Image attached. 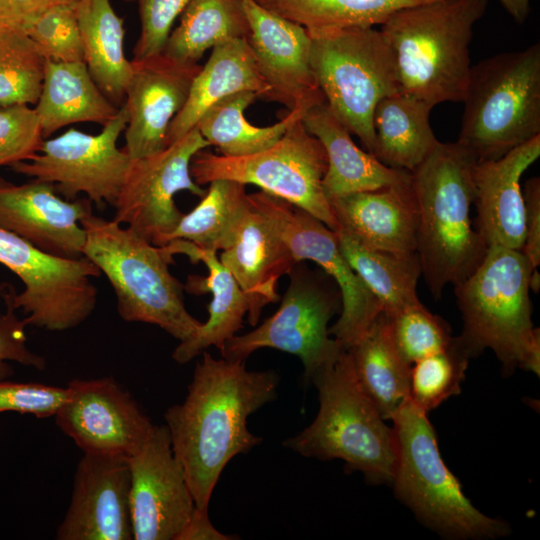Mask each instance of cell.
I'll return each instance as SVG.
<instances>
[{"instance_id":"6da1fadb","label":"cell","mask_w":540,"mask_h":540,"mask_svg":"<svg viewBox=\"0 0 540 540\" xmlns=\"http://www.w3.org/2000/svg\"><path fill=\"white\" fill-rule=\"evenodd\" d=\"M278 385L275 371H248L245 361L202 353L184 401L164 414L197 507L208 508L228 462L262 442L248 430L247 419L276 398Z\"/></svg>"},{"instance_id":"7a4b0ae2","label":"cell","mask_w":540,"mask_h":540,"mask_svg":"<svg viewBox=\"0 0 540 540\" xmlns=\"http://www.w3.org/2000/svg\"><path fill=\"white\" fill-rule=\"evenodd\" d=\"M475 155L459 141L439 143L411 171L418 224L416 252L431 294L465 280L482 262L488 246L473 227Z\"/></svg>"},{"instance_id":"3957f363","label":"cell","mask_w":540,"mask_h":540,"mask_svg":"<svg viewBox=\"0 0 540 540\" xmlns=\"http://www.w3.org/2000/svg\"><path fill=\"white\" fill-rule=\"evenodd\" d=\"M488 0H432L395 11L381 25L394 54L400 92L432 107L462 102L469 46Z\"/></svg>"},{"instance_id":"277c9868","label":"cell","mask_w":540,"mask_h":540,"mask_svg":"<svg viewBox=\"0 0 540 540\" xmlns=\"http://www.w3.org/2000/svg\"><path fill=\"white\" fill-rule=\"evenodd\" d=\"M532 267L522 251L489 246L480 265L455 285L463 329L457 340L476 357L491 349L503 374L517 368L539 376L540 330L533 326L529 279Z\"/></svg>"},{"instance_id":"5b68a950","label":"cell","mask_w":540,"mask_h":540,"mask_svg":"<svg viewBox=\"0 0 540 540\" xmlns=\"http://www.w3.org/2000/svg\"><path fill=\"white\" fill-rule=\"evenodd\" d=\"M310 381L318 391L314 421L284 447L321 460L341 459L371 484H391L397 457L393 427L384 423L356 377L347 349L317 370Z\"/></svg>"},{"instance_id":"8992f818","label":"cell","mask_w":540,"mask_h":540,"mask_svg":"<svg viewBox=\"0 0 540 540\" xmlns=\"http://www.w3.org/2000/svg\"><path fill=\"white\" fill-rule=\"evenodd\" d=\"M83 256L109 281L117 311L127 322L153 324L180 342L202 325L185 307L184 286L171 274L168 245L156 246L129 227L89 213Z\"/></svg>"},{"instance_id":"52a82bcc","label":"cell","mask_w":540,"mask_h":540,"mask_svg":"<svg viewBox=\"0 0 540 540\" xmlns=\"http://www.w3.org/2000/svg\"><path fill=\"white\" fill-rule=\"evenodd\" d=\"M397 457L391 485L396 497L427 528L451 540L496 539L510 526L479 511L444 463L427 413L408 398L391 419Z\"/></svg>"},{"instance_id":"ba28073f","label":"cell","mask_w":540,"mask_h":540,"mask_svg":"<svg viewBox=\"0 0 540 540\" xmlns=\"http://www.w3.org/2000/svg\"><path fill=\"white\" fill-rule=\"evenodd\" d=\"M457 141L495 160L540 135V44L471 66Z\"/></svg>"},{"instance_id":"9c48e42d","label":"cell","mask_w":540,"mask_h":540,"mask_svg":"<svg viewBox=\"0 0 540 540\" xmlns=\"http://www.w3.org/2000/svg\"><path fill=\"white\" fill-rule=\"evenodd\" d=\"M308 33L311 67L326 104L372 154L374 109L382 98L400 92L389 43L373 27Z\"/></svg>"},{"instance_id":"30bf717a","label":"cell","mask_w":540,"mask_h":540,"mask_svg":"<svg viewBox=\"0 0 540 540\" xmlns=\"http://www.w3.org/2000/svg\"><path fill=\"white\" fill-rule=\"evenodd\" d=\"M327 166L323 145L300 119L272 146L251 155L227 157L203 149L192 158L190 173L199 185L217 179L256 185L336 231L337 223L322 185Z\"/></svg>"},{"instance_id":"8fae6325","label":"cell","mask_w":540,"mask_h":540,"mask_svg":"<svg viewBox=\"0 0 540 540\" xmlns=\"http://www.w3.org/2000/svg\"><path fill=\"white\" fill-rule=\"evenodd\" d=\"M288 275L290 283L278 310L254 330L229 338L220 353L228 360L246 361L261 348L287 352L300 358L304 378L310 381L345 349L330 337L328 328L341 309V295L302 261L295 263Z\"/></svg>"},{"instance_id":"7c38bea8","label":"cell","mask_w":540,"mask_h":540,"mask_svg":"<svg viewBox=\"0 0 540 540\" xmlns=\"http://www.w3.org/2000/svg\"><path fill=\"white\" fill-rule=\"evenodd\" d=\"M0 264L23 283L17 294L8 284L13 307L26 315L27 325L64 331L83 323L94 311L101 275L86 257L68 259L50 255L22 237L0 227Z\"/></svg>"},{"instance_id":"4fadbf2b","label":"cell","mask_w":540,"mask_h":540,"mask_svg":"<svg viewBox=\"0 0 540 540\" xmlns=\"http://www.w3.org/2000/svg\"><path fill=\"white\" fill-rule=\"evenodd\" d=\"M127 121L123 105L100 133L92 135L70 128L57 137L44 139L30 160L10 167L18 174L53 184L67 200H75L83 193L99 208L106 203L114 206L131 162L125 149L117 146Z\"/></svg>"},{"instance_id":"5bb4252c","label":"cell","mask_w":540,"mask_h":540,"mask_svg":"<svg viewBox=\"0 0 540 540\" xmlns=\"http://www.w3.org/2000/svg\"><path fill=\"white\" fill-rule=\"evenodd\" d=\"M210 147L195 127L163 150L131 159L116 199L114 219L152 244L164 246L183 213L175 203L181 191L203 197L206 191L190 173L194 155Z\"/></svg>"},{"instance_id":"9a60e30c","label":"cell","mask_w":540,"mask_h":540,"mask_svg":"<svg viewBox=\"0 0 540 540\" xmlns=\"http://www.w3.org/2000/svg\"><path fill=\"white\" fill-rule=\"evenodd\" d=\"M274 221L296 262L317 263L337 285L341 311L329 334L345 348L351 347L382 311L381 305L341 252L335 231L291 203L260 191L252 194Z\"/></svg>"},{"instance_id":"2e32d148","label":"cell","mask_w":540,"mask_h":540,"mask_svg":"<svg viewBox=\"0 0 540 540\" xmlns=\"http://www.w3.org/2000/svg\"><path fill=\"white\" fill-rule=\"evenodd\" d=\"M67 390L55 421L83 453L128 459L142 448L153 424L113 377L73 379Z\"/></svg>"},{"instance_id":"e0dca14e","label":"cell","mask_w":540,"mask_h":540,"mask_svg":"<svg viewBox=\"0 0 540 540\" xmlns=\"http://www.w3.org/2000/svg\"><path fill=\"white\" fill-rule=\"evenodd\" d=\"M134 540H176L195 508L168 428L153 425L142 448L127 459Z\"/></svg>"},{"instance_id":"ac0fdd59","label":"cell","mask_w":540,"mask_h":540,"mask_svg":"<svg viewBox=\"0 0 540 540\" xmlns=\"http://www.w3.org/2000/svg\"><path fill=\"white\" fill-rule=\"evenodd\" d=\"M250 33L247 38L268 87L266 99L304 112L325 103L310 62L311 37L306 28L254 0H243Z\"/></svg>"},{"instance_id":"d6986e66","label":"cell","mask_w":540,"mask_h":540,"mask_svg":"<svg viewBox=\"0 0 540 540\" xmlns=\"http://www.w3.org/2000/svg\"><path fill=\"white\" fill-rule=\"evenodd\" d=\"M131 63L124 103L128 114L124 149L136 159L167 147L169 125L184 107L201 66L179 62L164 53Z\"/></svg>"},{"instance_id":"ffe728a7","label":"cell","mask_w":540,"mask_h":540,"mask_svg":"<svg viewBox=\"0 0 540 540\" xmlns=\"http://www.w3.org/2000/svg\"><path fill=\"white\" fill-rule=\"evenodd\" d=\"M130 470L126 458L84 453L58 540H131Z\"/></svg>"},{"instance_id":"44dd1931","label":"cell","mask_w":540,"mask_h":540,"mask_svg":"<svg viewBox=\"0 0 540 540\" xmlns=\"http://www.w3.org/2000/svg\"><path fill=\"white\" fill-rule=\"evenodd\" d=\"M91 212L88 198L63 199L51 183L32 179L17 185L0 177V227L50 255L84 257L80 221Z\"/></svg>"},{"instance_id":"7402d4cb","label":"cell","mask_w":540,"mask_h":540,"mask_svg":"<svg viewBox=\"0 0 540 540\" xmlns=\"http://www.w3.org/2000/svg\"><path fill=\"white\" fill-rule=\"evenodd\" d=\"M540 156V135L495 160L479 161L473 170L474 227L486 245L522 250L525 205L520 180Z\"/></svg>"},{"instance_id":"603a6c76","label":"cell","mask_w":540,"mask_h":540,"mask_svg":"<svg viewBox=\"0 0 540 540\" xmlns=\"http://www.w3.org/2000/svg\"><path fill=\"white\" fill-rule=\"evenodd\" d=\"M342 232L362 246L398 254L416 252L417 204L411 178L376 190L329 199Z\"/></svg>"},{"instance_id":"cb8c5ba5","label":"cell","mask_w":540,"mask_h":540,"mask_svg":"<svg viewBox=\"0 0 540 540\" xmlns=\"http://www.w3.org/2000/svg\"><path fill=\"white\" fill-rule=\"evenodd\" d=\"M235 243L222 251L220 262L233 275L248 301V321L258 323L262 309L278 300L277 284L296 262L272 218L252 194Z\"/></svg>"},{"instance_id":"d4e9b609","label":"cell","mask_w":540,"mask_h":540,"mask_svg":"<svg viewBox=\"0 0 540 540\" xmlns=\"http://www.w3.org/2000/svg\"><path fill=\"white\" fill-rule=\"evenodd\" d=\"M173 255L184 254L191 262L201 261L208 268V276H189L184 288L193 294L211 292L209 318L187 340L174 349L172 358L185 364L215 346L221 351L225 342L236 335L248 312V301L230 271L220 262L217 252L197 247L189 241L175 239L169 242Z\"/></svg>"},{"instance_id":"484cf974","label":"cell","mask_w":540,"mask_h":540,"mask_svg":"<svg viewBox=\"0 0 540 540\" xmlns=\"http://www.w3.org/2000/svg\"><path fill=\"white\" fill-rule=\"evenodd\" d=\"M309 133L323 145L328 160L323 190L329 199L376 190L411 178V172L386 166L359 148L350 131L325 103L310 108L302 117Z\"/></svg>"},{"instance_id":"4316f807","label":"cell","mask_w":540,"mask_h":540,"mask_svg":"<svg viewBox=\"0 0 540 540\" xmlns=\"http://www.w3.org/2000/svg\"><path fill=\"white\" fill-rule=\"evenodd\" d=\"M241 91L256 92L264 99L268 93L252 48L245 38L232 39L212 48L209 59L193 80L184 107L169 125L166 145L195 128L203 113L214 103Z\"/></svg>"},{"instance_id":"83f0119b","label":"cell","mask_w":540,"mask_h":540,"mask_svg":"<svg viewBox=\"0 0 540 540\" xmlns=\"http://www.w3.org/2000/svg\"><path fill=\"white\" fill-rule=\"evenodd\" d=\"M34 111L43 138L74 123L106 125L119 111L93 80L84 61L46 60L41 93Z\"/></svg>"},{"instance_id":"f1b7e54d","label":"cell","mask_w":540,"mask_h":540,"mask_svg":"<svg viewBox=\"0 0 540 540\" xmlns=\"http://www.w3.org/2000/svg\"><path fill=\"white\" fill-rule=\"evenodd\" d=\"M362 389L384 420H391L409 398L411 366L393 340L389 317L381 311L347 349Z\"/></svg>"},{"instance_id":"f546056e","label":"cell","mask_w":540,"mask_h":540,"mask_svg":"<svg viewBox=\"0 0 540 540\" xmlns=\"http://www.w3.org/2000/svg\"><path fill=\"white\" fill-rule=\"evenodd\" d=\"M75 10L84 62L105 96L120 105L132 74V63L124 50V20L110 0H78Z\"/></svg>"},{"instance_id":"4dcf8cb0","label":"cell","mask_w":540,"mask_h":540,"mask_svg":"<svg viewBox=\"0 0 540 540\" xmlns=\"http://www.w3.org/2000/svg\"><path fill=\"white\" fill-rule=\"evenodd\" d=\"M433 108L401 92L382 98L373 112L372 154L386 166L413 171L439 143L429 121Z\"/></svg>"},{"instance_id":"1f68e13d","label":"cell","mask_w":540,"mask_h":540,"mask_svg":"<svg viewBox=\"0 0 540 540\" xmlns=\"http://www.w3.org/2000/svg\"><path fill=\"white\" fill-rule=\"evenodd\" d=\"M341 252L387 316L421 305L417 282L422 275L417 252L398 254L366 248L336 232Z\"/></svg>"},{"instance_id":"d6a6232c","label":"cell","mask_w":540,"mask_h":540,"mask_svg":"<svg viewBox=\"0 0 540 540\" xmlns=\"http://www.w3.org/2000/svg\"><path fill=\"white\" fill-rule=\"evenodd\" d=\"M256 92L241 91L222 98L200 117L196 128L203 138L216 146L221 155L241 157L267 149L276 143L287 129L302 119L304 111L294 109L277 123L257 127L249 123L244 111L257 99Z\"/></svg>"},{"instance_id":"836d02e7","label":"cell","mask_w":540,"mask_h":540,"mask_svg":"<svg viewBox=\"0 0 540 540\" xmlns=\"http://www.w3.org/2000/svg\"><path fill=\"white\" fill-rule=\"evenodd\" d=\"M171 31L162 53L184 63H198L206 50L250 33L243 0H191Z\"/></svg>"},{"instance_id":"e575fe53","label":"cell","mask_w":540,"mask_h":540,"mask_svg":"<svg viewBox=\"0 0 540 540\" xmlns=\"http://www.w3.org/2000/svg\"><path fill=\"white\" fill-rule=\"evenodd\" d=\"M209 184L197 206L183 214L168 243L182 239L214 252L224 251L235 243L250 207L245 184L226 179Z\"/></svg>"},{"instance_id":"d590c367","label":"cell","mask_w":540,"mask_h":540,"mask_svg":"<svg viewBox=\"0 0 540 540\" xmlns=\"http://www.w3.org/2000/svg\"><path fill=\"white\" fill-rule=\"evenodd\" d=\"M307 31L382 25L395 11L432 0H254Z\"/></svg>"},{"instance_id":"8d00e7d4","label":"cell","mask_w":540,"mask_h":540,"mask_svg":"<svg viewBox=\"0 0 540 540\" xmlns=\"http://www.w3.org/2000/svg\"><path fill=\"white\" fill-rule=\"evenodd\" d=\"M46 58L20 30L0 31V106L35 105L39 99Z\"/></svg>"},{"instance_id":"74e56055","label":"cell","mask_w":540,"mask_h":540,"mask_svg":"<svg viewBox=\"0 0 540 540\" xmlns=\"http://www.w3.org/2000/svg\"><path fill=\"white\" fill-rule=\"evenodd\" d=\"M470 357L456 337L444 349L413 363L409 399L426 413L461 391Z\"/></svg>"},{"instance_id":"f35d334b","label":"cell","mask_w":540,"mask_h":540,"mask_svg":"<svg viewBox=\"0 0 540 540\" xmlns=\"http://www.w3.org/2000/svg\"><path fill=\"white\" fill-rule=\"evenodd\" d=\"M388 317L396 348L410 366L453 340L449 325L423 304Z\"/></svg>"},{"instance_id":"ab89813d","label":"cell","mask_w":540,"mask_h":540,"mask_svg":"<svg viewBox=\"0 0 540 540\" xmlns=\"http://www.w3.org/2000/svg\"><path fill=\"white\" fill-rule=\"evenodd\" d=\"M75 3L54 6L43 12L26 34L47 60L84 61Z\"/></svg>"},{"instance_id":"60d3db41","label":"cell","mask_w":540,"mask_h":540,"mask_svg":"<svg viewBox=\"0 0 540 540\" xmlns=\"http://www.w3.org/2000/svg\"><path fill=\"white\" fill-rule=\"evenodd\" d=\"M43 140L34 108L0 106V166L30 160Z\"/></svg>"},{"instance_id":"b9f144b4","label":"cell","mask_w":540,"mask_h":540,"mask_svg":"<svg viewBox=\"0 0 540 540\" xmlns=\"http://www.w3.org/2000/svg\"><path fill=\"white\" fill-rule=\"evenodd\" d=\"M141 32L134 47V58L162 53L174 21L191 0H137Z\"/></svg>"},{"instance_id":"7bdbcfd3","label":"cell","mask_w":540,"mask_h":540,"mask_svg":"<svg viewBox=\"0 0 540 540\" xmlns=\"http://www.w3.org/2000/svg\"><path fill=\"white\" fill-rule=\"evenodd\" d=\"M67 387L0 379V412L54 416L67 398Z\"/></svg>"},{"instance_id":"ee69618b","label":"cell","mask_w":540,"mask_h":540,"mask_svg":"<svg viewBox=\"0 0 540 540\" xmlns=\"http://www.w3.org/2000/svg\"><path fill=\"white\" fill-rule=\"evenodd\" d=\"M0 289L6 308L5 313L0 314V379L10 372L7 361H14L38 370L45 369V358L31 351L26 344L25 327L27 324L16 314L8 284L1 285Z\"/></svg>"},{"instance_id":"f6af8a7d","label":"cell","mask_w":540,"mask_h":540,"mask_svg":"<svg viewBox=\"0 0 540 540\" xmlns=\"http://www.w3.org/2000/svg\"><path fill=\"white\" fill-rule=\"evenodd\" d=\"M525 239L522 253L532 269L540 264V179L532 177L524 185Z\"/></svg>"},{"instance_id":"bcb514c9","label":"cell","mask_w":540,"mask_h":540,"mask_svg":"<svg viewBox=\"0 0 540 540\" xmlns=\"http://www.w3.org/2000/svg\"><path fill=\"white\" fill-rule=\"evenodd\" d=\"M78 0H0V31L20 30L30 25L46 10Z\"/></svg>"},{"instance_id":"7dc6e473","label":"cell","mask_w":540,"mask_h":540,"mask_svg":"<svg viewBox=\"0 0 540 540\" xmlns=\"http://www.w3.org/2000/svg\"><path fill=\"white\" fill-rule=\"evenodd\" d=\"M236 536L219 532L211 523L208 508L195 506L193 513L176 540H232Z\"/></svg>"},{"instance_id":"c3c4849f","label":"cell","mask_w":540,"mask_h":540,"mask_svg":"<svg viewBox=\"0 0 540 540\" xmlns=\"http://www.w3.org/2000/svg\"><path fill=\"white\" fill-rule=\"evenodd\" d=\"M506 12L518 24L524 23L530 14V0H499Z\"/></svg>"},{"instance_id":"681fc988","label":"cell","mask_w":540,"mask_h":540,"mask_svg":"<svg viewBox=\"0 0 540 540\" xmlns=\"http://www.w3.org/2000/svg\"><path fill=\"white\" fill-rule=\"evenodd\" d=\"M529 287L533 292H535V293L539 292V289H540V275H539V272H538L537 268L533 269L531 274H530Z\"/></svg>"},{"instance_id":"f907efd6","label":"cell","mask_w":540,"mask_h":540,"mask_svg":"<svg viewBox=\"0 0 540 540\" xmlns=\"http://www.w3.org/2000/svg\"><path fill=\"white\" fill-rule=\"evenodd\" d=\"M125 1H128V2H129V1H134V0H125Z\"/></svg>"}]
</instances>
